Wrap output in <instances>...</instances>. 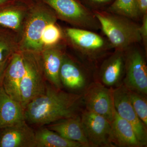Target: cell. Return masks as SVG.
<instances>
[{
    "mask_svg": "<svg viewBox=\"0 0 147 147\" xmlns=\"http://www.w3.org/2000/svg\"><path fill=\"white\" fill-rule=\"evenodd\" d=\"M2 78H0V84H2Z\"/></svg>",
    "mask_w": 147,
    "mask_h": 147,
    "instance_id": "f1b7e54d",
    "label": "cell"
},
{
    "mask_svg": "<svg viewBox=\"0 0 147 147\" xmlns=\"http://www.w3.org/2000/svg\"><path fill=\"white\" fill-rule=\"evenodd\" d=\"M83 104V94L64 91L49 83L44 92L27 105L24 117L30 125L41 127L79 115Z\"/></svg>",
    "mask_w": 147,
    "mask_h": 147,
    "instance_id": "6da1fadb",
    "label": "cell"
},
{
    "mask_svg": "<svg viewBox=\"0 0 147 147\" xmlns=\"http://www.w3.org/2000/svg\"><path fill=\"white\" fill-rule=\"evenodd\" d=\"M80 117L90 147H114L112 142L111 123L108 120L86 109Z\"/></svg>",
    "mask_w": 147,
    "mask_h": 147,
    "instance_id": "ba28073f",
    "label": "cell"
},
{
    "mask_svg": "<svg viewBox=\"0 0 147 147\" xmlns=\"http://www.w3.org/2000/svg\"><path fill=\"white\" fill-rule=\"evenodd\" d=\"M114 107L119 115L127 121L134 129L139 142L144 147L147 145V126L139 118L131 105L128 90L123 84L112 88Z\"/></svg>",
    "mask_w": 147,
    "mask_h": 147,
    "instance_id": "30bf717a",
    "label": "cell"
},
{
    "mask_svg": "<svg viewBox=\"0 0 147 147\" xmlns=\"http://www.w3.org/2000/svg\"><path fill=\"white\" fill-rule=\"evenodd\" d=\"M47 47L40 53L45 78L49 84L56 88L61 89L62 85L60 79V71L64 56L65 54V44Z\"/></svg>",
    "mask_w": 147,
    "mask_h": 147,
    "instance_id": "4fadbf2b",
    "label": "cell"
},
{
    "mask_svg": "<svg viewBox=\"0 0 147 147\" xmlns=\"http://www.w3.org/2000/svg\"><path fill=\"white\" fill-rule=\"evenodd\" d=\"M0 7V26L21 35L29 9L18 5Z\"/></svg>",
    "mask_w": 147,
    "mask_h": 147,
    "instance_id": "d6986e66",
    "label": "cell"
},
{
    "mask_svg": "<svg viewBox=\"0 0 147 147\" xmlns=\"http://www.w3.org/2000/svg\"><path fill=\"white\" fill-rule=\"evenodd\" d=\"M142 24L140 25L139 33L145 51H147V14L142 16Z\"/></svg>",
    "mask_w": 147,
    "mask_h": 147,
    "instance_id": "d4e9b609",
    "label": "cell"
},
{
    "mask_svg": "<svg viewBox=\"0 0 147 147\" xmlns=\"http://www.w3.org/2000/svg\"><path fill=\"white\" fill-rule=\"evenodd\" d=\"M0 147H36L35 131L25 120L1 129Z\"/></svg>",
    "mask_w": 147,
    "mask_h": 147,
    "instance_id": "8fae6325",
    "label": "cell"
},
{
    "mask_svg": "<svg viewBox=\"0 0 147 147\" xmlns=\"http://www.w3.org/2000/svg\"><path fill=\"white\" fill-rule=\"evenodd\" d=\"M57 15L58 19L74 28L97 31L100 24L92 11L77 0H42Z\"/></svg>",
    "mask_w": 147,
    "mask_h": 147,
    "instance_id": "8992f818",
    "label": "cell"
},
{
    "mask_svg": "<svg viewBox=\"0 0 147 147\" xmlns=\"http://www.w3.org/2000/svg\"><path fill=\"white\" fill-rule=\"evenodd\" d=\"M57 21L47 24L41 38L43 50L62 42L64 40L63 32L58 26Z\"/></svg>",
    "mask_w": 147,
    "mask_h": 147,
    "instance_id": "603a6c76",
    "label": "cell"
},
{
    "mask_svg": "<svg viewBox=\"0 0 147 147\" xmlns=\"http://www.w3.org/2000/svg\"><path fill=\"white\" fill-rule=\"evenodd\" d=\"M125 73L122 84L128 90L147 94V66L145 56L136 44L124 51Z\"/></svg>",
    "mask_w": 147,
    "mask_h": 147,
    "instance_id": "52a82bcc",
    "label": "cell"
},
{
    "mask_svg": "<svg viewBox=\"0 0 147 147\" xmlns=\"http://www.w3.org/2000/svg\"><path fill=\"white\" fill-rule=\"evenodd\" d=\"M111 126L112 142L114 147H144L137 138L131 125L121 117L115 110Z\"/></svg>",
    "mask_w": 147,
    "mask_h": 147,
    "instance_id": "e0dca14e",
    "label": "cell"
},
{
    "mask_svg": "<svg viewBox=\"0 0 147 147\" xmlns=\"http://www.w3.org/2000/svg\"></svg>",
    "mask_w": 147,
    "mask_h": 147,
    "instance_id": "f546056e",
    "label": "cell"
},
{
    "mask_svg": "<svg viewBox=\"0 0 147 147\" xmlns=\"http://www.w3.org/2000/svg\"><path fill=\"white\" fill-rule=\"evenodd\" d=\"M83 100L86 109L103 116L111 123L115 110L112 88L100 82L92 83L84 90Z\"/></svg>",
    "mask_w": 147,
    "mask_h": 147,
    "instance_id": "9c48e42d",
    "label": "cell"
},
{
    "mask_svg": "<svg viewBox=\"0 0 147 147\" xmlns=\"http://www.w3.org/2000/svg\"><path fill=\"white\" fill-rule=\"evenodd\" d=\"M19 39L15 32L6 28L0 29V78L2 79L11 58L19 51Z\"/></svg>",
    "mask_w": 147,
    "mask_h": 147,
    "instance_id": "ffe728a7",
    "label": "cell"
},
{
    "mask_svg": "<svg viewBox=\"0 0 147 147\" xmlns=\"http://www.w3.org/2000/svg\"><path fill=\"white\" fill-rule=\"evenodd\" d=\"M125 73L124 51L115 50L103 61L100 66L101 83L109 88L120 85Z\"/></svg>",
    "mask_w": 147,
    "mask_h": 147,
    "instance_id": "9a60e30c",
    "label": "cell"
},
{
    "mask_svg": "<svg viewBox=\"0 0 147 147\" xmlns=\"http://www.w3.org/2000/svg\"><path fill=\"white\" fill-rule=\"evenodd\" d=\"M106 38L114 50L125 51L142 42L140 25L130 18L106 10L92 11Z\"/></svg>",
    "mask_w": 147,
    "mask_h": 147,
    "instance_id": "7a4b0ae2",
    "label": "cell"
},
{
    "mask_svg": "<svg viewBox=\"0 0 147 147\" xmlns=\"http://www.w3.org/2000/svg\"><path fill=\"white\" fill-rule=\"evenodd\" d=\"M64 40L85 59L94 61L114 50L106 38L93 31L67 28L63 30Z\"/></svg>",
    "mask_w": 147,
    "mask_h": 147,
    "instance_id": "277c9868",
    "label": "cell"
},
{
    "mask_svg": "<svg viewBox=\"0 0 147 147\" xmlns=\"http://www.w3.org/2000/svg\"><path fill=\"white\" fill-rule=\"evenodd\" d=\"M113 0H86L89 5L92 7L93 10H99L100 8L110 3Z\"/></svg>",
    "mask_w": 147,
    "mask_h": 147,
    "instance_id": "484cf974",
    "label": "cell"
},
{
    "mask_svg": "<svg viewBox=\"0 0 147 147\" xmlns=\"http://www.w3.org/2000/svg\"><path fill=\"white\" fill-rule=\"evenodd\" d=\"M47 127L65 139L80 143L83 147H90L79 115L57 121L47 125Z\"/></svg>",
    "mask_w": 147,
    "mask_h": 147,
    "instance_id": "2e32d148",
    "label": "cell"
},
{
    "mask_svg": "<svg viewBox=\"0 0 147 147\" xmlns=\"http://www.w3.org/2000/svg\"><path fill=\"white\" fill-rule=\"evenodd\" d=\"M22 52L25 72L21 82L20 95L21 104L24 110L29 102L44 92L47 83L40 53Z\"/></svg>",
    "mask_w": 147,
    "mask_h": 147,
    "instance_id": "5b68a950",
    "label": "cell"
},
{
    "mask_svg": "<svg viewBox=\"0 0 147 147\" xmlns=\"http://www.w3.org/2000/svg\"><path fill=\"white\" fill-rule=\"evenodd\" d=\"M137 11L140 17L147 14V0H135Z\"/></svg>",
    "mask_w": 147,
    "mask_h": 147,
    "instance_id": "4316f807",
    "label": "cell"
},
{
    "mask_svg": "<svg viewBox=\"0 0 147 147\" xmlns=\"http://www.w3.org/2000/svg\"><path fill=\"white\" fill-rule=\"evenodd\" d=\"M9 0H0V7L5 5L9 2Z\"/></svg>",
    "mask_w": 147,
    "mask_h": 147,
    "instance_id": "83f0119b",
    "label": "cell"
},
{
    "mask_svg": "<svg viewBox=\"0 0 147 147\" xmlns=\"http://www.w3.org/2000/svg\"><path fill=\"white\" fill-rule=\"evenodd\" d=\"M57 15L50 7L37 5L28 9L19 39V50L40 53L43 50L41 38L49 23L57 21Z\"/></svg>",
    "mask_w": 147,
    "mask_h": 147,
    "instance_id": "3957f363",
    "label": "cell"
},
{
    "mask_svg": "<svg viewBox=\"0 0 147 147\" xmlns=\"http://www.w3.org/2000/svg\"><path fill=\"white\" fill-rule=\"evenodd\" d=\"M106 10L135 21L141 18L137 11L135 0H115Z\"/></svg>",
    "mask_w": 147,
    "mask_h": 147,
    "instance_id": "7402d4cb",
    "label": "cell"
},
{
    "mask_svg": "<svg viewBox=\"0 0 147 147\" xmlns=\"http://www.w3.org/2000/svg\"><path fill=\"white\" fill-rule=\"evenodd\" d=\"M23 120L24 110L21 103L11 98L0 84V129Z\"/></svg>",
    "mask_w": 147,
    "mask_h": 147,
    "instance_id": "ac0fdd59",
    "label": "cell"
},
{
    "mask_svg": "<svg viewBox=\"0 0 147 147\" xmlns=\"http://www.w3.org/2000/svg\"><path fill=\"white\" fill-rule=\"evenodd\" d=\"M60 79L62 86L73 91L85 90L88 86L86 74L84 69L65 53L60 71Z\"/></svg>",
    "mask_w": 147,
    "mask_h": 147,
    "instance_id": "5bb4252c",
    "label": "cell"
},
{
    "mask_svg": "<svg viewBox=\"0 0 147 147\" xmlns=\"http://www.w3.org/2000/svg\"><path fill=\"white\" fill-rule=\"evenodd\" d=\"M41 127L35 131L36 147H83L80 143L65 139L47 127Z\"/></svg>",
    "mask_w": 147,
    "mask_h": 147,
    "instance_id": "44dd1931",
    "label": "cell"
},
{
    "mask_svg": "<svg viewBox=\"0 0 147 147\" xmlns=\"http://www.w3.org/2000/svg\"><path fill=\"white\" fill-rule=\"evenodd\" d=\"M25 72L23 53L18 51L11 58L3 74L2 85L13 100L21 103L20 86Z\"/></svg>",
    "mask_w": 147,
    "mask_h": 147,
    "instance_id": "7c38bea8",
    "label": "cell"
},
{
    "mask_svg": "<svg viewBox=\"0 0 147 147\" xmlns=\"http://www.w3.org/2000/svg\"><path fill=\"white\" fill-rule=\"evenodd\" d=\"M128 90L131 105L139 118L147 127V100L146 96V95Z\"/></svg>",
    "mask_w": 147,
    "mask_h": 147,
    "instance_id": "cb8c5ba5",
    "label": "cell"
}]
</instances>
